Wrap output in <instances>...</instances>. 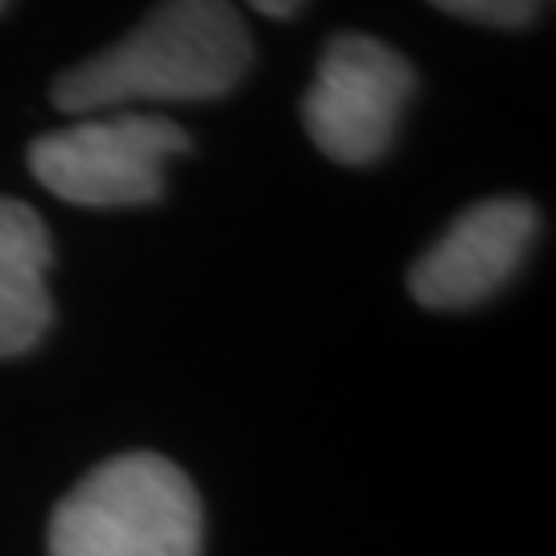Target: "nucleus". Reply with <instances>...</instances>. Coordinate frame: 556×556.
Returning a JSON list of instances; mask_svg holds the SVG:
<instances>
[{"instance_id":"f03ea898","label":"nucleus","mask_w":556,"mask_h":556,"mask_svg":"<svg viewBox=\"0 0 556 556\" xmlns=\"http://www.w3.org/2000/svg\"><path fill=\"white\" fill-rule=\"evenodd\" d=\"M202 503L169 457L96 466L50 519V556H199Z\"/></svg>"},{"instance_id":"7ed1b4c3","label":"nucleus","mask_w":556,"mask_h":556,"mask_svg":"<svg viewBox=\"0 0 556 556\" xmlns=\"http://www.w3.org/2000/svg\"><path fill=\"white\" fill-rule=\"evenodd\" d=\"M190 149L186 128L149 112H112L46 132L29 149L34 178L75 206H149L161 199L165 161Z\"/></svg>"},{"instance_id":"0eeeda50","label":"nucleus","mask_w":556,"mask_h":556,"mask_svg":"<svg viewBox=\"0 0 556 556\" xmlns=\"http://www.w3.org/2000/svg\"><path fill=\"white\" fill-rule=\"evenodd\" d=\"M441 13L478 21V25H495V29H516V25H532L544 9L528 4V0H445Z\"/></svg>"},{"instance_id":"39448f33","label":"nucleus","mask_w":556,"mask_h":556,"mask_svg":"<svg viewBox=\"0 0 556 556\" xmlns=\"http://www.w3.org/2000/svg\"><path fill=\"white\" fill-rule=\"evenodd\" d=\"M536 236V206L491 199L462 211L445 236L413 264L408 289L429 309H470L516 277Z\"/></svg>"},{"instance_id":"6e6552de","label":"nucleus","mask_w":556,"mask_h":556,"mask_svg":"<svg viewBox=\"0 0 556 556\" xmlns=\"http://www.w3.org/2000/svg\"><path fill=\"white\" fill-rule=\"evenodd\" d=\"M256 13H264V17H298L301 4H273V0H260V4H252Z\"/></svg>"},{"instance_id":"20e7f679","label":"nucleus","mask_w":556,"mask_h":556,"mask_svg":"<svg viewBox=\"0 0 556 556\" xmlns=\"http://www.w3.org/2000/svg\"><path fill=\"white\" fill-rule=\"evenodd\" d=\"M417 75L392 46L367 34H342L321 50L301 119L321 153L342 165H367L388 153Z\"/></svg>"},{"instance_id":"1a4fd4ad","label":"nucleus","mask_w":556,"mask_h":556,"mask_svg":"<svg viewBox=\"0 0 556 556\" xmlns=\"http://www.w3.org/2000/svg\"><path fill=\"white\" fill-rule=\"evenodd\" d=\"M0 13H4V4H0Z\"/></svg>"},{"instance_id":"f257e3e1","label":"nucleus","mask_w":556,"mask_h":556,"mask_svg":"<svg viewBox=\"0 0 556 556\" xmlns=\"http://www.w3.org/2000/svg\"><path fill=\"white\" fill-rule=\"evenodd\" d=\"M252 62V34L231 4H161L124 41L71 66L54 83V103L75 116L128 112V103L215 100Z\"/></svg>"},{"instance_id":"423d86ee","label":"nucleus","mask_w":556,"mask_h":556,"mask_svg":"<svg viewBox=\"0 0 556 556\" xmlns=\"http://www.w3.org/2000/svg\"><path fill=\"white\" fill-rule=\"evenodd\" d=\"M50 231L38 211L0 194V358L34 351L50 330Z\"/></svg>"}]
</instances>
